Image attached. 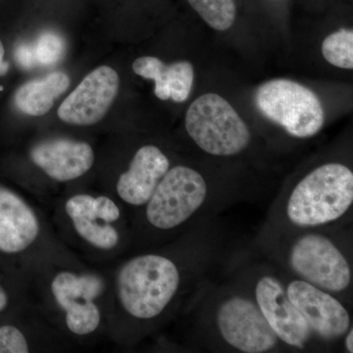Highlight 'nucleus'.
<instances>
[{"label":"nucleus","instance_id":"nucleus-8","mask_svg":"<svg viewBox=\"0 0 353 353\" xmlns=\"http://www.w3.org/2000/svg\"><path fill=\"white\" fill-rule=\"evenodd\" d=\"M120 79L111 67L94 69L65 99L57 115L64 123L90 126L103 119L119 92Z\"/></svg>","mask_w":353,"mask_h":353},{"label":"nucleus","instance_id":"nucleus-16","mask_svg":"<svg viewBox=\"0 0 353 353\" xmlns=\"http://www.w3.org/2000/svg\"><path fill=\"white\" fill-rule=\"evenodd\" d=\"M65 210L81 238L101 250H112L118 245L119 234L109 223L99 219L94 211V197L77 194L68 199Z\"/></svg>","mask_w":353,"mask_h":353},{"label":"nucleus","instance_id":"nucleus-15","mask_svg":"<svg viewBox=\"0 0 353 353\" xmlns=\"http://www.w3.org/2000/svg\"><path fill=\"white\" fill-rule=\"evenodd\" d=\"M134 73L155 83L154 94L161 101L185 102L189 99L194 80V70L188 61L165 64L157 57H143L132 63Z\"/></svg>","mask_w":353,"mask_h":353},{"label":"nucleus","instance_id":"nucleus-17","mask_svg":"<svg viewBox=\"0 0 353 353\" xmlns=\"http://www.w3.org/2000/svg\"><path fill=\"white\" fill-rule=\"evenodd\" d=\"M70 87V78L62 71L52 72L43 78L34 79L23 83L16 90L14 103L26 115H46L50 112L54 102Z\"/></svg>","mask_w":353,"mask_h":353},{"label":"nucleus","instance_id":"nucleus-12","mask_svg":"<svg viewBox=\"0 0 353 353\" xmlns=\"http://www.w3.org/2000/svg\"><path fill=\"white\" fill-rule=\"evenodd\" d=\"M32 163L57 182H68L85 175L94 162L92 146L85 141L53 139L32 148Z\"/></svg>","mask_w":353,"mask_h":353},{"label":"nucleus","instance_id":"nucleus-9","mask_svg":"<svg viewBox=\"0 0 353 353\" xmlns=\"http://www.w3.org/2000/svg\"><path fill=\"white\" fill-rule=\"evenodd\" d=\"M103 289L101 278L92 274L76 275L64 271L53 279L51 292L66 312V325L72 333L85 336L99 328L101 312L94 301Z\"/></svg>","mask_w":353,"mask_h":353},{"label":"nucleus","instance_id":"nucleus-7","mask_svg":"<svg viewBox=\"0 0 353 353\" xmlns=\"http://www.w3.org/2000/svg\"><path fill=\"white\" fill-rule=\"evenodd\" d=\"M215 324L222 340L245 353L271 352L279 338L250 297L234 294L218 305Z\"/></svg>","mask_w":353,"mask_h":353},{"label":"nucleus","instance_id":"nucleus-21","mask_svg":"<svg viewBox=\"0 0 353 353\" xmlns=\"http://www.w3.org/2000/svg\"><path fill=\"white\" fill-rule=\"evenodd\" d=\"M29 345L24 334L16 327H0V353H28Z\"/></svg>","mask_w":353,"mask_h":353},{"label":"nucleus","instance_id":"nucleus-19","mask_svg":"<svg viewBox=\"0 0 353 353\" xmlns=\"http://www.w3.org/2000/svg\"><path fill=\"white\" fill-rule=\"evenodd\" d=\"M322 53L330 64L338 68H353L352 29H341L325 39L322 43Z\"/></svg>","mask_w":353,"mask_h":353},{"label":"nucleus","instance_id":"nucleus-22","mask_svg":"<svg viewBox=\"0 0 353 353\" xmlns=\"http://www.w3.org/2000/svg\"><path fill=\"white\" fill-rule=\"evenodd\" d=\"M95 214L103 222H115L120 218V210L115 202L108 196H99L94 199Z\"/></svg>","mask_w":353,"mask_h":353},{"label":"nucleus","instance_id":"nucleus-13","mask_svg":"<svg viewBox=\"0 0 353 353\" xmlns=\"http://www.w3.org/2000/svg\"><path fill=\"white\" fill-rule=\"evenodd\" d=\"M169 169L170 161L160 148L143 146L132 157L129 170L119 176L118 196L131 205H146Z\"/></svg>","mask_w":353,"mask_h":353},{"label":"nucleus","instance_id":"nucleus-24","mask_svg":"<svg viewBox=\"0 0 353 353\" xmlns=\"http://www.w3.org/2000/svg\"><path fill=\"white\" fill-rule=\"evenodd\" d=\"M9 70V63L4 60V48L0 41V76L6 75Z\"/></svg>","mask_w":353,"mask_h":353},{"label":"nucleus","instance_id":"nucleus-23","mask_svg":"<svg viewBox=\"0 0 353 353\" xmlns=\"http://www.w3.org/2000/svg\"><path fill=\"white\" fill-rule=\"evenodd\" d=\"M14 58L16 63L24 70H32L37 68L36 57H34V48L32 43H21L16 46L14 51Z\"/></svg>","mask_w":353,"mask_h":353},{"label":"nucleus","instance_id":"nucleus-10","mask_svg":"<svg viewBox=\"0 0 353 353\" xmlns=\"http://www.w3.org/2000/svg\"><path fill=\"white\" fill-rule=\"evenodd\" d=\"M254 299L280 341L299 350L306 347L312 331L279 279L272 275L261 276L255 284Z\"/></svg>","mask_w":353,"mask_h":353},{"label":"nucleus","instance_id":"nucleus-4","mask_svg":"<svg viewBox=\"0 0 353 353\" xmlns=\"http://www.w3.org/2000/svg\"><path fill=\"white\" fill-rule=\"evenodd\" d=\"M259 112L297 139L312 138L325 124L319 97L301 83L275 79L262 83L254 95Z\"/></svg>","mask_w":353,"mask_h":353},{"label":"nucleus","instance_id":"nucleus-5","mask_svg":"<svg viewBox=\"0 0 353 353\" xmlns=\"http://www.w3.org/2000/svg\"><path fill=\"white\" fill-rule=\"evenodd\" d=\"M208 183L190 167L169 169L146 203V218L157 229H175L196 214L208 201Z\"/></svg>","mask_w":353,"mask_h":353},{"label":"nucleus","instance_id":"nucleus-6","mask_svg":"<svg viewBox=\"0 0 353 353\" xmlns=\"http://www.w3.org/2000/svg\"><path fill=\"white\" fill-rule=\"evenodd\" d=\"M289 263L301 280L331 294H341L352 285V266L347 257L331 239L321 234L297 238L290 246Z\"/></svg>","mask_w":353,"mask_h":353},{"label":"nucleus","instance_id":"nucleus-25","mask_svg":"<svg viewBox=\"0 0 353 353\" xmlns=\"http://www.w3.org/2000/svg\"><path fill=\"white\" fill-rule=\"evenodd\" d=\"M347 336H345V348H347V352H353V331L352 327H350V330L347 332Z\"/></svg>","mask_w":353,"mask_h":353},{"label":"nucleus","instance_id":"nucleus-2","mask_svg":"<svg viewBox=\"0 0 353 353\" xmlns=\"http://www.w3.org/2000/svg\"><path fill=\"white\" fill-rule=\"evenodd\" d=\"M181 280L173 260L158 254L139 255L127 262L118 275L121 305L137 319H153L175 299Z\"/></svg>","mask_w":353,"mask_h":353},{"label":"nucleus","instance_id":"nucleus-11","mask_svg":"<svg viewBox=\"0 0 353 353\" xmlns=\"http://www.w3.org/2000/svg\"><path fill=\"white\" fill-rule=\"evenodd\" d=\"M288 296L303 316L313 334L326 341L345 336L350 328L347 309L331 292L309 284L303 280H294L285 287Z\"/></svg>","mask_w":353,"mask_h":353},{"label":"nucleus","instance_id":"nucleus-3","mask_svg":"<svg viewBox=\"0 0 353 353\" xmlns=\"http://www.w3.org/2000/svg\"><path fill=\"white\" fill-rule=\"evenodd\" d=\"M185 124L190 139L213 157H234L250 145V128L219 94H203L192 102Z\"/></svg>","mask_w":353,"mask_h":353},{"label":"nucleus","instance_id":"nucleus-14","mask_svg":"<svg viewBox=\"0 0 353 353\" xmlns=\"http://www.w3.org/2000/svg\"><path fill=\"white\" fill-rule=\"evenodd\" d=\"M39 234V220L32 208L15 192L0 187V252H23Z\"/></svg>","mask_w":353,"mask_h":353},{"label":"nucleus","instance_id":"nucleus-1","mask_svg":"<svg viewBox=\"0 0 353 353\" xmlns=\"http://www.w3.org/2000/svg\"><path fill=\"white\" fill-rule=\"evenodd\" d=\"M353 203V173L341 163L323 164L290 192L285 214L294 226L316 228L343 217Z\"/></svg>","mask_w":353,"mask_h":353},{"label":"nucleus","instance_id":"nucleus-20","mask_svg":"<svg viewBox=\"0 0 353 353\" xmlns=\"http://www.w3.org/2000/svg\"><path fill=\"white\" fill-rule=\"evenodd\" d=\"M38 66L50 67L57 64L65 54L64 39L54 32H44L32 41Z\"/></svg>","mask_w":353,"mask_h":353},{"label":"nucleus","instance_id":"nucleus-18","mask_svg":"<svg viewBox=\"0 0 353 353\" xmlns=\"http://www.w3.org/2000/svg\"><path fill=\"white\" fill-rule=\"evenodd\" d=\"M188 2L199 17L216 31H227L236 21L234 0H188Z\"/></svg>","mask_w":353,"mask_h":353},{"label":"nucleus","instance_id":"nucleus-26","mask_svg":"<svg viewBox=\"0 0 353 353\" xmlns=\"http://www.w3.org/2000/svg\"><path fill=\"white\" fill-rule=\"evenodd\" d=\"M7 303H8V296H7L6 290L0 285V312L4 310V308L7 306Z\"/></svg>","mask_w":353,"mask_h":353}]
</instances>
